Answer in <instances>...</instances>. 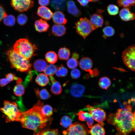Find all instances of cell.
I'll use <instances>...</instances> for the list:
<instances>
[{
    "instance_id": "cell-21",
    "label": "cell",
    "mask_w": 135,
    "mask_h": 135,
    "mask_svg": "<svg viewBox=\"0 0 135 135\" xmlns=\"http://www.w3.org/2000/svg\"><path fill=\"white\" fill-rule=\"evenodd\" d=\"M68 0H51L50 4L51 6L56 10H64Z\"/></svg>"
},
{
    "instance_id": "cell-17",
    "label": "cell",
    "mask_w": 135,
    "mask_h": 135,
    "mask_svg": "<svg viewBox=\"0 0 135 135\" xmlns=\"http://www.w3.org/2000/svg\"><path fill=\"white\" fill-rule=\"evenodd\" d=\"M52 18L53 22L56 24H65L67 22L64 15L60 11H58L54 12L53 14Z\"/></svg>"
},
{
    "instance_id": "cell-38",
    "label": "cell",
    "mask_w": 135,
    "mask_h": 135,
    "mask_svg": "<svg viewBox=\"0 0 135 135\" xmlns=\"http://www.w3.org/2000/svg\"><path fill=\"white\" fill-rule=\"evenodd\" d=\"M104 37H110L114 35L115 30L112 26H107L104 27L103 29Z\"/></svg>"
},
{
    "instance_id": "cell-26",
    "label": "cell",
    "mask_w": 135,
    "mask_h": 135,
    "mask_svg": "<svg viewBox=\"0 0 135 135\" xmlns=\"http://www.w3.org/2000/svg\"><path fill=\"white\" fill-rule=\"evenodd\" d=\"M36 96L40 99L46 100L48 99L51 96V95L46 88H44L40 91L38 88L34 89Z\"/></svg>"
},
{
    "instance_id": "cell-16",
    "label": "cell",
    "mask_w": 135,
    "mask_h": 135,
    "mask_svg": "<svg viewBox=\"0 0 135 135\" xmlns=\"http://www.w3.org/2000/svg\"><path fill=\"white\" fill-rule=\"evenodd\" d=\"M90 20L91 24L96 28L102 27L104 21L102 14L99 13V12L92 15Z\"/></svg>"
},
{
    "instance_id": "cell-6",
    "label": "cell",
    "mask_w": 135,
    "mask_h": 135,
    "mask_svg": "<svg viewBox=\"0 0 135 135\" xmlns=\"http://www.w3.org/2000/svg\"><path fill=\"white\" fill-rule=\"evenodd\" d=\"M77 32L84 39L93 31L97 28L86 18H81L75 23Z\"/></svg>"
},
{
    "instance_id": "cell-23",
    "label": "cell",
    "mask_w": 135,
    "mask_h": 135,
    "mask_svg": "<svg viewBox=\"0 0 135 135\" xmlns=\"http://www.w3.org/2000/svg\"><path fill=\"white\" fill-rule=\"evenodd\" d=\"M48 64L44 60L42 59H38L35 60L33 66L34 70L40 72L44 71L48 66Z\"/></svg>"
},
{
    "instance_id": "cell-32",
    "label": "cell",
    "mask_w": 135,
    "mask_h": 135,
    "mask_svg": "<svg viewBox=\"0 0 135 135\" xmlns=\"http://www.w3.org/2000/svg\"><path fill=\"white\" fill-rule=\"evenodd\" d=\"M3 22L6 26H12L15 23L16 19L14 16L12 15H7L3 18Z\"/></svg>"
},
{
    "instance_id": "cell-9",
    "label": "cell",
    "mask_w": 135,
    "mask_h": 135,
    "mask_svg": "<svg viewBox=\"0 0 135 135\" xmlns=\"http://www.w3.org/2000/svg\"><path fill=\"white\" fill-rule=\"evenodd\" d=\"M86 107L94 120L103 126V122L106 118V113L104 110L101 108H94L89 105L86 106Z\"/></svg>"
},
{
    "instance_id": "cell-33",
    "label": "cell",
    "mask_w": 135,
    "mask_h": 135,
    "mask_svg": "<svg viewBox=\"0 0 135 135\" xmlns=\"http://www.w3.org/2000/svg\"><path fill=\"white\" fill-rule=\"evenodd\" d=\"M57 70L56 66L52 64H50L47 66L44 72L47 76H50L54 74Z\"/></svg>"
},
{
    "instance_id": "cell-46",
    "label": "cell",
    "mask_w": 135,
    "mask_h": 135,
    "mask_svg": "<svg viewBox=\"0 0 135 135\" xmlns=\"http://www.w3.org/2000/svg\"><path fill=\"white\" fill-rule=\"evenodd\" d=\"M38 2L41 6H45L49 4V0H38Z\"/></svg>"
},
{
    "instance_id": "cell-39",
    "label": "cell",
    "mask_w": 135,
    "mask_h": 135,
    "mask_svg": "<svg viewBox=\"0 0 135 135\" xmlns=\"http://www.w3.org/2000/svg\"><path fill=\"white\" fill-rule=\"evenodd\" d=\"M108 13L111 15H115L119 12V8L117 6L114 4H110L107 7Z\"/></svg>"
},
{
    "instance_id": "cell-44",
    "label": "cell",
    "mask_w": 135,
    "mask_h": 135,
    "mask_svg": "<svg viewBox=\"0 0 135 135\" xmlns=\"http://www.w3.org/2000/svg\"><path fill=\"white\" fill-rule=\"evenodd\" d=\"M7 15L2 6L0 5V22Z\"/></svg>"
},
{
    "instance_id": "cell-36",
    "label": "cell",
    "mask_w": 135,
    "mask_h": 135,
    "mask_svg": "<svg viewBox=\"0 0 135 135\" xmlns=\"http://www.w3.org/2000/svg\"><path fill=\"white\" fill-rule=\"evenodd\" d=\"M68 73V70L63 65L61 64L57 68L56 72V75L58 77H64L66 76Z\"/></svg>"
},
{
    "instance_id": "cell-13",
    "label": "cell",
    "mask_w": 135,
    "mask_h": 135,
    "mask_svg": "<svg viewBox=\"0 0 135 135\" xmlns=\"http://www.w3.org/2000/svg\"><path fill=\"white\" fill-rule=\"evenodd\" d=\"M37 13L39 16L46 20H50L52 17L53 14L50 9L44 6L39 7L38 9Z\"/></svg>"
},
{
    "instance_id": "cell-49",
    "label": "cell",
    "mask_w": 135,
    "mask_h": 135,
    "mask_svg": "<svg viewBox=\"0 0 135 135\" xmlns=\"http://www.w3.org/2000/svg\"><path fill=\"white\" fill-rule=\"evenodd\" d=\"M99 0H91V2H96L98 1Z\"/></svg>"
},
{
    "instance_id": "cell-47",
    "label": "cell",
    "mask_w": 135,
    "mask_h": 135,
    "mask_svg": "<svg viewBox=\"0 0 135 135\" xmlns=\"http://www.w3.org/2000/svg\"><path fill=\"white\" fill-rule=\"evenodd\" d=\"M80 4L83 6H86L88 3L90 2L91 0H77Z\"/></svg>"
},
{
    "instance_id": "cell-19",
    "label": "cell",
    "mask_w": 135,
    "mask_h": 135,
    "mask_svg": "<svg viewBox=\"0 0 135 135\" xmlns=\"http://www.w3.org/2000/svg\"><path fill=\"white\" fill-rule=\"evenodd\" d=\"M79 65L82 70L89 72L91 70L92 62V60L90 58L88 57H84L80 60L79 62Z\"/></svg>"
},
{
    "instance_id": "cell-20",
    "label": "cell",
    "mask_w": 135,
    "mask_h": 135,
    "mask_svg": "<svg viewBox=\"0 0 135 135\" xmlns=\"http://www.w3.org/2000/svg\"><path fill=\"white\" fill-rule=\"evenodd\" d=\"M34 26L37 31L42 32L46 31L49 27V25L46 21L40 19L36 21Z\"/></svg>"
},
{
    "instance_id": "cell-25",
    "label": "cell",
    "mask_w": 135,
    "mask_h": 135,
    "mask_svg": "<svg viewBox=\"0 0 135 135\" xmlns=\"http://www.w3.org/2000/svg\"><path fill=\"white\" fill-rule=\"evenodd\" d=\"M35 82L39 86H43L48 84L49 79L47 76L45 74L40 73L36 78Z\"/></svg>"
},
{
    "instance_id": "cell-14",
    "label": "cell",
    "mask_w": 135,
    "mask_h": 135,
    "mask_svg": "<svg viewBox=\"0 0 135 135\" xmlns=\"http://www.w3.org/2000/svg\"><path fill=\"white\" fill-rule=\"evenodd\" d=\"M119 15L121 19L125 21L133 20L135 18L134 14L131 12L129 9L126 8H124L120 10Z\"/></svg>"
},
{
    "instance_id": "cell-40",
    "label": "cell",
    "mask_w": 135,
    "mask_h": 135,
    "mask_svg": "<svg viewBox=\"0 0 135 135\" xmlns=\"http://www.w3.org/2000/svg\"><path fill=\"white\" fill-rule=\"evenodd\" d=\"M67 64L69 68H74L78 66V60L72 58L68 60L67 62Z\"/></svg>"
},
{
    "instance_id": "cell-42",
    "label": "cell",
    "mask_w": 135,
    "mask_h": 135,
    "mask_svg": "<svg viewBox=\"0 0 135 135\" xmlns=\"http://www.w3.org/2000/svg\"><path fill=\"white\" fill-rule=\"evenodd\" d=\"M81 74L80 70L77 69H74L71 72L70 75L71 77L74 79H77L80 76Z\"/></svg>"
},
{
    "instance_id": "cell-11",
    "label": "cell",
    "mask_w": 135,
    "mask_h": 135,
    "mask_svg": "<svg viewBox=\"0 0 135 135\" xmlns=\"http://www.w3.org/2000/svg\"><path fill=\"white\" fill-rule=\"evenodd\" d=\"M85 88L82 85L78 83H74L72 86L70 90L72 96L75 97H81L85 91Z\"/></svg>"
},
{
    "instance_id": "cell-4",
    "label": "cell",
    "mask_w": 135,
    "mask_h": 135,
    "mask_svg": "<svg viewBox=\"0 0 135 135\" xmlns=\"http://www.w3.org/2000/svg\"><path fill=\"white\" fill-rule=\"evenodd\" d=\"M6 54L12 68L21 72H28L31 70L32 64L29 60L16 53L12 48L8 50Z\"/></svg>"
},
{
    "instance_id": "cell-3",
    "label": "cell",
    "mask_w": 135,
    "mask_h": 135,
    "mask_svg": "<svg viewBox=\"0 0 135 135\" xmlns=\"http://www.w3.org/2000/svg\"><path fill=\"white\" fill-rule=\"evenodd\" d=\"M14 51L16 53L28 60L36 55L38 48L26 38L19 39L13 46Z\"/></svg>"
},
{
    "instance_id": "cell-24",
    "label": "cell",
    "mask_w": 135,
    "mask_h": 135,
    "mask_svg": "<svg viewBox=\"0 0 135 135\" xmlns=\"http://www.w3.org/2000/svg\"><path fill=\"white\" fill-rule=\"evenodd\" d=\"M103 126L99 124L93 126L89 130L91 135H105V131Z\"/></svg>"
},
{
    "instance_id": "cell-30",
    "label": "cell",
    "mask_w": 135,
    "mask_h": 135,
    "mask_svg": "<svg viewBox=\"0 0 135 135\" xmlns=\"http://www.w3.org/2000/svg\"><path fill=\"white\" fill-rule=\"evenodd\" d=\"M117 3L120 6L130 9L131 6H134L135 0H118Z\"/></svg>"
},
{
    "instance_id": "cell-27",
    "label": "cell",
    "mask_w": 135,
    "mask_h": 135,
    "mask_svg": "<svg viewBox=\"0 0 135 135\" xmlns=\"http://www.w3.org/2000/svg\"><path fill=\"white\" fill-rule=\"evenodd\" d=\"M70 51L66 47L61 48L59 50L58 56L59 59L61 60H66L69 58L70 54Z\"/></svg>"
},
{
    "instance_id": "cell-45",
    "label": "cell",
    "mask_w": 135,
    "mask_h": 135,
    "mask_svg": "<svg viewBox=\"0 0 135 135\" xmlns=\"http://www.w3.org/2000/svg\"><path fill=\"white\" fill-rule=\"evenodd\" d=\"M11 82L7 78H3L0 79V86L1 87H4Z\"/></svg>"
},
{
    "instance_id": "cell-28",
    "label": "cell",
    "mask_w": 135,
    "mask_h": 135,
    "mask_svg": "<svg viewBox=\"0 0 135 135\" xmlns=\"http://www.w3.org/2000/svg\"><path fill=\"white\" fill-rule=\"evenodd\" d=\"M45 58L48 62L51 64H53L56 63L57 61L58 56L55 52L53 51H50L46 53Z\"/></svg>"
},
{
    "instance_id": "cell-34",
    "label": "cell",
    "mask_w": 135,
    "mask_h": 135,
    "mask_svg": "<svg viewBox=\"0 0 135 135\" xmlns=\"http://www.w3.org/2000/svg\"><path fill=\"white\" fill-rule=\"evenodd\" d=\"M58 131L57 129H44L36 135H58Z\"/></svg>"
},
{
    "instance_id": "cell-1",
    "label": "cell",
    "mask_w": 135,
    "mask_h": 135,
    "mask_svg": "<svg viewBox=\"0 0 135 135\" xmlns=\"http://www.w3.org/2000/svg\"><path fill=\"white\" fill-rule=\"evenodd\" d=\"M43 102L39 100L32 108L22 112L20 122L22 126L34 130L36 135L43 130L49 121V117L46 116L42 111Z\"/></svg>"
},
{
    "instance_id": "cell-43",
    "label": "cell",
    "mask_w": 135,
    "mask_h": 135,
    "mask_svg": "<svg viewBox=\"0 0 135 135\" xmlns=\"http://www.w3.org/2000/svg\"><path fill=\"white\" fill-rule=\"evenodd\" d=\"M5 76L6 78L8 79L10 82L14 80H16L18 78L12 73H8Z\"/></svg>"
},
{
    "instance_id": "cell-7",
    "label": "cell",
    "mask_w": 135,
    "mask_h": 135,
    "mask_svg": "<svg viewBox=\"0 0 135 135\" xmlns=\"http://www.w3.org/2000/svg\"><path fill=\"white\" fill-rule=\"evenodd\" d=\"M122 57L125 64L129 69L134 72L135 59V46H131L123 52Z\"/></svg>"
},
{
    "instance_id": "cell-29",
    "label": "cell",
    "mask_w": 135,
    "mask_h": 135,
    "mask_svg": "<svg viewBox=\"0 0 135 135\" xmlns=\"http://www.w3.org/2000/svg\"><path fill=\"white\" fill-rule=\"evenodd\" d=\"M111 84L110 80L107 77H102L99 80V86L102 89H107L110 86Z\"/></svg>"
},
{
    "instance_id": "cell-48",
    "label": "cell",
    "mask_w": 135,
    "mask_h": 135,
    "mask_svg": "<svg viewBox=\"0 0 135 135\" xmlns=\"http://www.w3.org/2000/svg\"><path fill=\"white\" fill-rule=\"evenodd\" d=\"M72 58L78 60L79 57V54L77 53L74 52L72 54Z\"/></svg>"
},
{
    "instance_id": "cell-15",
    "label": "cell",
    "mask_w": 135,
    "mask_h": 135,
    "mask_svg": "<svg viewBox=\"0 0 135 135\" xmlns=\"http://www.w3.org/2000/svg\"><path fill=\"white\" fill-rule=\"evenodd\" d=\"M50 81L52 83L50 91L53 94L57 95L60 94L62 92V86L60 83L56 80L52 76H49Z\"/></svg>"
},
{
    "instance_id": "cell-12",
    "label": "cell",
    "mask_w": 135,
    "mask_h": 135,
    "mask_svg": "<svg viewBox=\"0 0 135 135\" xmlns=\"http://www.w3.org/2000/svg\"><path fill=\"white\" fill-rule=\"evenodd\" d=\"M77 114L80 120L86 121L88 128H92L94 124V120L90 113L81 110Z\"/></svg>"
},
{
    "instance_id": "cell-10",
    "label": "cell",
    "mask_w": 135,
    "mask_h": 135,
    "mask_svg": "<svg viewBox=\"0 0 135 135\" xmlns=\"http://www.w3.org/2000/svg\"><path fill=\"white\" fill-rule=\"evenodd\" d=\"M33 0H11L12 6L16 10L22 12L26 11L32 7Z\"/></svg>"
},
{
    "instance_id": "cell-18",
    "label": "cell",
    "mask_w": 135,
    "mask_h": 135,
    "mask_svg": "<svg viewBox=\"0 0 135 135\" xmlns=\"http://www.w3.org/2000/svg\"><path fill=\"white\" fill-rule=\"evenodd\" d=\"M67 5L68 12L72 15L75 17H78L81 15L80 11L78 8L74 1L69 0L67 2Z\"/></svg>"
},
{
    "instance_id": "cell-5",
    "label": "cell",
    "mask_w": 135,
    "mask_h": 135,
    "mask_svg": "<svg viewBox=\"0 0 135 135\" xmlns=\"http://www.w3.org/2000/svg\"><path fill=\"white\" fill-rule=\"evenodd\" d=\"M0 110L6 116V122L14 121L20 122L22 112L18 109L16 102L5 100L3 107Z\"/></svg>"
},
{
    "instance_id": "cell-22",
    "label": "cell",
    "mask_w": 135,
    "mask_h": 135,
    "mask_svg": "<svg viewBox=\"0 0 135 135\" xmlns=\"http://www.w3.org/2000/svg\"><path fill=\"white\" fill-rule=\"evenodd\" d=\"M66 28L63 25L55 24L52 27V32L55 36H61L65 33Z\"/></svg>"
},
{
    "instance_id": "cell-31",
    "label": "cell",
    "mask_w": 135,
    "mask_h": 135,
    "mask_svg": "<svg viewBox=\"0 0 135 135\" xmlns=\"http://www.w3.org/2000/svg\"><path fill=\"white\" fill-rule=\"evenodd\" d=\"M24 88L21 83H17L13 89L14 94L18 96L22 95L24 93Z\"/></svg>"
},
{
    "instance_id": "cell-8",
    "label": "cell",
    "mask_w": 135,
    "mask_h": 135,
    "mask_svg": "<svg viewBox=\"0 0 135 135\" xmlns=\"http://www.w3.org/2000/svg\"><path fill=\"white\" fill-rule=\"evenodd\" d=\"M64 133L66 135H89V132L85 125L77 122L72 124Z\"/></svg>"
},
{
    "instance_id": "cell-41",
    "label": "cell",
    "mask_w": 135,
    "mask_h": 135,
    "mask_svg": "<svg viewBox=\"0 0 135 135\" xmlns=\"http://www.w3.org/2000/svg\"><path fill=\"white\" fill-rule=\"evenodd\" d=\"M28 20L27 16L24 14H21L17 16V20L18 23L20 25L23 26L27 22Z\"/></svg>"
},
{
    "instance_id": "cell-35",
    "label": "cell",
    "mask_w": 135,
    "mask_h": 135,
    "mask_svg": "<svg viewBox=\"0 0 135 135\" xmlns=\"http://www.w3.org/2000/svg\"><path fill=\"white\" fill-rule=\"evenodd\" d=\"M60 123V124L63 127L68 128L72 124V120L69 116L65 115L61 118Z\"/></svg>"
},
{
    "instance_id": "cell-2",
    "label": "cell",
    "mask_w": 135,
    "mask_h": 135,
    "mask_svg": "<svg viewBox=\"0 0 135 135\" xmlns=\"http://www.w3.org/2000/svg\"><path fill=\"white\" fill-rule=\"evenodd\" d=\"M108 122L114 126L120 135H129L135 131V112L118 109L114 113L109 114L107 118Z\"/></svg>"
},
{
    "instance_id": "cell-37",
    "label": "cell",
    "mask_w": 135,
    "mask_h": 135,
    "mask_svg": "<svg viewBox=\"0 0 135 135\" xmlns=\"http://www.w3.org/2000/svg\"><path fill=\"white\" fill-rule=\"evenodd\" d=\"M42 111L43 114L48 118L50 117L53 114V109L49 105H44L42 107Z\"/></svg>"
}]
</instances>
